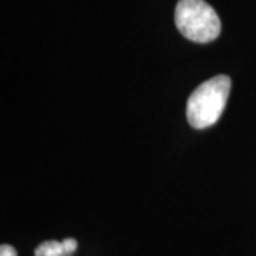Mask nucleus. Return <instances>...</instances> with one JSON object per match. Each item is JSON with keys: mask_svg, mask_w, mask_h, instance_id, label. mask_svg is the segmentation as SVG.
Segmentation results:
<instances>
[{"mask_svg": "<svg viewBox=\"0 0 256 256\" xmlns=\"http://www.w3.org/2000/svg\"><path fill=\"white\" fill-rule=\"evenodd\" d=\"M34 256H70L63 242L46 240L38 245L34 250Z\"/></svg>", "mask_w": 256, "mask_h": 256, "instance_id": "3", "label": "nucleus"}, {"mask_svg": "<svg viewBox=\"0 0 256 256\" xmlns=\"http://www.w3.org/2000/svg\"><path fill=\"white\" fill-rule=\"evenodd\" d=\"M0 256H18V252L10 245H2L0 246Z\"/></svg>", "mask_w": 256, "mask_h": 256, "instance_id": "4", "label": "nucleus"}, {"mask_svg": "<svg viewBox=\"0 0 256 256\" xmlns=\"http://www.w3.org/2000/svg\"><path fill=\"white\" fill-rule=\"evenodd\" d=\"M230 78L220 74L208 82L200 84L186 102V118L195 130H204L214 126L226 106Z\"/></svg>", "mask_w": 256, "mask_h": 256, "instance_id": "1", "label": "nucleus"}, {"mask_svg": "<svg viewBox=\"0 0 256 256\" xmlns=\"http://www.w3.org/2000/svg\"><path fill=\"white\" fill-rule=\"evenodd\" d=\"M175 24L184 37L195 43H210L220 33L216 12L204 0H180L175 8Z\"/></svg>", "mask_w": 256, "mask_h": 256, "instance_id": "2", "label": "nucleus"}]
</instances>
